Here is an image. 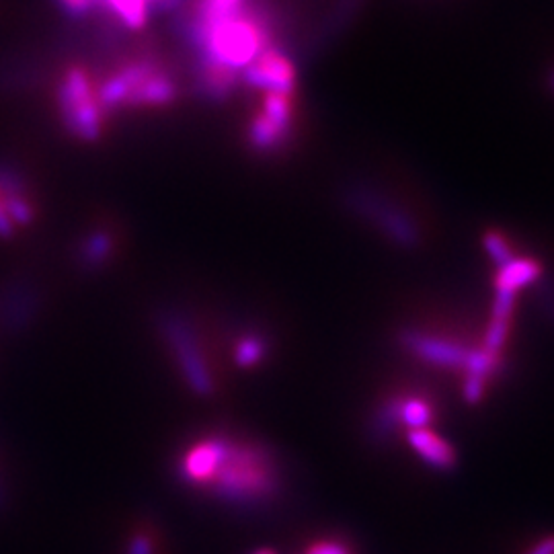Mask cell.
<instances>
[{
  "mask_svg": "<svg viewBox=\"0 0 554 554\" xmlns=\"http://www.w3.org/2000/svg\"><path fill=\"white\" fill-rule=\"evenodd\" d=\"M542 267L536 259L530 257H516L511 259L507 265L497 269L495 277V292H505V294H516L524 290L526 286H532L534 282L540 280Z\"/></svg>",
  "mask_w": 554,
  "mask_h": 554,
  "instance_id": "7c38bea8",
  "label": "cell"
},
{
  "mask_svg": "<svg viewBox=\"0 0 554 554\" xmlns=\"http://www.w3.org/2000/svg\"><path fill=\"white\" fill-rule=\"evenodd\" d=\"M401 343L409 353H413L415 358H419L425 364L450 368V370L456 368L462 372L468 364L470 351H472V347H466L460 341L446 339V337H433L429 333L415 331V329L403 331Z\"/></svg>",
  "mask_w": 554,
  "mask_h": 554,
  "instance_id": "8992f818",
  "label": "cell"
},
{
  "mask_svg": "<svg viewBox=\"0 0 554 554\" xmlns=\"http://www.w3.org/2000/svg\"><path fill=\"white\" fill-rule=\"evenodd\" d=\"M175 97V85L169 76H165L163 72H158L156 68L146 74L144 81L132 91V95L128 97L126 105L130 107H156V105H167L171 103Z\"/></svg>",
  "mask_w": 554,
  "mask_h": 554,
  "instance_id": "4fadbf2b",
  "label": "cell"
},
{
  "mask_svg": "<svg viewBox=\"0 0 554 554\" xmlns=\"http://www.w3.org/2000/svg\"><path fill=\"white\" fill-rule=\"evenodd\" d=\"M483 247H485L489 259L497 265V269L507 265L511 259H516V255H513L507 239H505V236L499 230H487L485 232Z\"/></svg>",
  "mask_w": 554,
  "mask_h": 554,
  "instance_id": "e0dca14e",
  "label": "cell"
},
{
  "mask_svg": "<svg viewBox=\"0 0 554 554\" xmlns=\"http://www.w3.org/2000/svg\"><path fill=\"white\" fill-rule=\"evenodd\" d=\"M407 442L425 464L438 470H452L458 462L456 450L442 438L440 433L431 431L429 427L409 431Z\"/></svg>",
  "mask_w": 554,
  "mask_h": 554,
  "instance_id": "8fae6325",
  "label": "cell"
},
{
  "mask_svg": "<svg viewBox=\"0 0 554 554\" xmlns=\"http://www.w3.org/2000/svg\"><path fill=\"white\" fill-rule=\"evenodd\" d=\"M152 70H154V66L150 62H134V64L124 66L101 87V91L97 95L99 105L105 109L126 105L132 91L144 81L146 74H150Z\"/></svg>",
  "mask_w": 554,
  "mask_h": 554,
  "instance_id": "30bf717a",
  "label": "cell"
},
{
  "mask_svg": "<svg viewBox=\"0 0 554 554\" xmlns=\"http://www.w3.org/2000/svg\"><path fill=\"white\" fill-rule=\"evenodd\" d=\"M528 554H554V536L542 538Z\"/></svg>",
  "mask_w": 554,
  "mask_h": 554,
  "instance_id": "d4e9b609",
  "label": "cell"
},
{
  "mask_svg": "<svg viewBox=\"0 0 554 554\" xmlns=\"http://www.w3.org/2000/svg\"><path fill=\"white\" fill-rule=\"evenodd\" d=\"M101 3H103V0H60V5L72 15H85Z\"/></svg>",
  "mask_w": 554,
  "mask_h": 554,
  "instance_id": "44dd1931",
  "label": "cell"
},
{
  "mask_svg": "<svg viewBox=\"0 0 554 554\" xmlns=\"http://www.w3.org/2000/svg\"><path fill=\"white\" fill-rule=\"evenodd\" d=\"M103 3L128 27L140 29L146 25L150 0H103Z\"/></svg>",
  "mask_w": 554,
  "mask_h": 554,
  "instance_id": "9a60e30c",
  "label": "cell"
},
{
  "mask_svg": "<svg viewBox=\"0 0 554 554\" xmlns=\"http://www.w3.org/2000/svg\"><path fill=\"white\" fill-rule=\"evenodd\" d=\"M267 29L255 17L234 11L216 21H197L195 39L204 46V62L239 70L251 66L267 50Z\"/></svg>",
  "mask_w": 554,
  "mask_h": 554,
  "instance_id": "6da1fadb",
  "label": "cell"
},
{
  "mask_svg": "<svg viewBox=\"0 0 554 554\" xmlns=\"http://www.w3.org/2000/svg\"><path fill=\"white\" fill-rule=\"evenodd\" d=\"M212 491L234 503L267 499L277 487V472L267 450L249 444L226 442Z\"/></svg>",
  "mask_w": 554,
  "mask_h": 554,
  "instance_id": "7a4b0ae2",
  "label": "cell"
},
{
  "mask_svg": "<svg viewBox=\"0 0 554 554\" xmlns=\"http://www.w3.org/2000/svg\"><path fill=\"white\" fill-rule=\"evenodd\" d=\"M253 554H275V552H273V550H269V548H261V550L253 552Z\"/></svg>",
  "mask_w": 554,
  "mask_h": 554,
  "instance_id": "484cf974",
  "label": "cell"
},
{
  "mask_svg": "<svg viewBox=\"0 0 554 554\" xmlns=\"http://www.w3.org/2000/svg\"><path fill=\"white\" fill-rule=\"evenodd\" d=\"M347 204L358 212L362 218L370 220L384 236L401 247V249H417L421 243V230L415 220L401 210L397 204L386 200L384 195L374 189L355 187L347 193Z\"/></svg>",
  "mask_w": 554,
  "mask_h": 554,
  "instance_id": "3957f363",
  "label": "cell"
},
{
  "mask_svg": "<svg viewBox=\"0 0 554 554\" xmlns=\"http://www.w3.org/2000/svg\"><path fill=\"white\" fill-rule=\"evenodd\" d=\"M433 407L421 397H399L388 401L376 415L374 427L378 433H388L394 427L405 425L409 431L425 429L433 421Z\"/></svg>",
  "mask_w": 554,
  "mask_h": 554,
  "instance_id": "ba28073f",
  "label": "cell"
},
{
  "mask_svg": "<svg viewBox=\"0 0 554 554\" xmlns=\"http://www.w3.org/2000/svg\"><path fill=\"white\" fill-rule=\"evenodd\" d=\"M58 101L62 120L74 136L89 142L101 136V105L85 70L72 68L66 72L58 91Z\"/></svg>",
  "mask_w": 554,
  "mask_h": 554,
  "instance_id": "277c9868",
  "label": "cell"
},
{
  "mask_svg": "<svg viewBox=\"0 0 554 554\" xmlns=\"http://www.w3.org/2000/svg\"><path fill=\"white\" fill-rule=\"evenodd\" d=\"M109 249H111V239L107 234H103V232L93 234L87 241V245L83 247V259L89 265H101L107 259Z\"/></svg>",
  "mask_w": 554,
  "mask_h": 554,
  "instance_id": "ffe728a7",
  "label": "cell"
},
{
  "mask_svg": "<svg viewBox=\"0 0 554 554\" xmlns=\"http://www.w3.org/2000/svg\"><path fill=\"white\" fill-rule=\"evenodd\" d=\"M130 554H152V542L146 536H136L130 544Z\"/></svg>",
  "mask_w": 554,
  "mask_h": 554,
  "instance_id": "cb8c5ba5",
  "label": "cell"
},
{
  "mask_svg": "<svg viewBox=\"0 0 554 554\" xmlns=\"http://www.w3.org/2000/svg\"><path fill=\"white\" fill-rule=\"evenodd\" d=\"M552 85H554V81H552Z\"/></svg>",
  "mask_w": 554,
  "mask_h": 554,
  "instance_id": "4316f807",
  "label": "cell"
},
{
  "mask_svg": "<svg viewBox=\"0 0 554 554\" xmlns=\"http://www.w3.org/2000/svg\"><path fill=\"white\" fill-rule=\"evenodd\" d=\"M167 337L171 347L175 349L177 362L181 366V372L187 380V384L197 392V394H210L214 390V380L210 376L208 364L204 362V355L200 345H197L191 329L179 321V319H171L167 321Z\"/></svg>",
  "mask_w": 554,
  "mask_h": 554,
  "instance_id": "5b68a950",
  "label": "cell"
},
{
  "mask_svg": "<svg viewBox=\"0 0 554 554\" xmlns=\"http://www.w3.org/2000/svg\"><path fill=\"white\" fill-rule=\"evenodd\" d=\"M11 234H13V220L7 214V208L3 204V197H0V236H3V239H7V236H11Z\"/></svg>",
  "mask_w": 554,
  "mask_h": 554,
  "instance_id": "603a6c76",
  "label": "cell"
},
{
  "mask_svg": "<svg viewBox=\"0 0 554 554\" xmlns=\"http://www.w3.org/2000/svg\"><path fill=\"white\" fill-rule=\"evenodd\" d=\"M265 355V343L259 337H245L239 347H236V364L241 368H253L257 366Z\"/></svg>",
  "mask_w": 554,
  "mask_h": 554,
  "instance_id": "ac0fdd59",
  "label": "cell"
},
{
  "mask_svg": "<svg viewBox=\"0 0 554 554\" xmlns=\"http://www.w3.org/2000/svg\"><path fill=\"white\" fill-rule=\"evenodd\" d=\"M243 5V0H204L202 11H200V21H216L226 15H232L234 11H239Z\"/></svg>",
  "mask_w": 554,
  "mask_h": 554,
  "instance_id": "d6986e66",
  "label": "cell"
},
{
  "mask_svg": "<svg viewBox=\"0 0 554 554\" xmlns=\"http://www.w3.org/2000/svg\"><path fill=\"white\" fill-rule=\"evenodd\" d=\"M226 442L228 440L212 438V440H204L197 446H193L181 462L183 477L193 485H210L212 479L216 477L220 462H222Z\"/></svg>",
  "mask_w": 554,
  "mask_h": 554,
  "instance_id": "9c48e42d",
  "label": "cell"
},
{
  "mask_svg": "<svg viewBox=\"0 0 554 554\" xmlns=\"http://www.w3.org/2000/svg\"><path fill=\"white\" fill-rule=\"evenodd\" d=\"M245 81L253 89L265 93L290 95L294 91L296 72L292 62L282 52L267 48L251 66L245 68Z\"/></svg>",
  "mask_w": 554,
  "mask_h": 554,
  "instance_id": "52a82bcc",
  "label": "cell"
},
{
  "mask_svg": "<svg viewBox=\"0 0 554 554\" xmlns=\"http://www.w3.org/2000/svg\"><path fill=\"white\" fill-rule=\"evenodd\" d=\"M267 120H271L275 126H280L282 130L288 132L292 124V103L290 95L284 93H267L263 99V111H261Z\"/></svg>",
  "mask_w": 554,
  "mask_h": 554,
  "instance_id": "2e32d148",
  "label": "cell"
},
{
  "mask_svg": "<svg viewBox=\"0 0 554 554\" xmlns=\"http://www.w3.org/2000/svg\"><path fill=\"white\" fill-rule=\"evenodd\" d=\"M286 134H288L286 130L275 126L271 120H267L263 113H259L255 117V122L251 124L249 140L257 150H271L286 138Z\"/></svg>",
  "mask_w": 554,
  "mask_h": 554,
  "instance_id": "5bb4252c",
  "label": "cell"
},
{
  "mask_svg": "<svg viewBox=\"0 0 554 554\" xmlns=\"http://www.w3.org/2000/svg\"><path fill=\"white\" fill-rule=\"evenodd\" d=\"M308 554H349V552L337 542H319L308 550Z\"/></svg>",
  "mask_w": 554,
  "mask_h": 554,
  "instance_id": "7402d4cb",
  "label": "cell"
}]
</instances>
